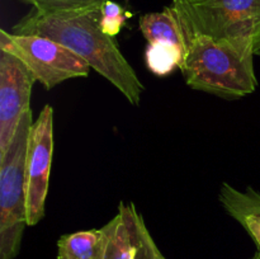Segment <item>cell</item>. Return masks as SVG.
<instances>
[{"mask_svg": "<svg viewBox=\"0 0 260 259\" xmlns=\"http://www.w3.org/2000/svg\"><path fill=\"white\" fill-rule=\"evenodd\" d=\"M102 5L52 14L33 9L13 27L12 33L42 36L61 43L113 84L129 103L137 106L145 86L113 38L102 30Z\"/></svg>", "mask_w": 260, "mask_h": 259, "instance_id": "6da1fadb", "label": "cell"}, {"mask_svg": "<svg viewBox=\"0 0 260 259\" xmlns=\"http://www.w3.org/2000/svg\"><path fill=\"white\" fill-rule=\"evenodd\" d=\"M253 40H215L203 35L188 38L187 55L180 71L196 90L238 99L258 86L254 71Z\"/></svg>", "mask_w": 260, "mask_h": 259, "instance_id": "7a4b0ae2", "label": "cell"}, {"mask_svg": "<svg viewBox=\"0 0 260 259\" xmlns=\"http://www.w3.org/2000/svg\"><path fill=\"white\" fill-rule=\"evenodd\" d=\"M32 111L23 114L12 144L0 156V259H14L27 222L25 160Z\"/></svg>", "mask_w": 260, "mask_h": 259, "instance_id": "3957f363", "label": "cell"}, {"mask_svg": "<svg viewBox=\"0 0 260 259\" xmlns=\"http://www.w3.org/2000/svg\"><path fill=\"white\" fill-rule=\"evenodd\" d=\"M185 37L253 40L260 36V0H173Z\"/></svg>", "mask_w": 260, "mask_h": 259, "instance_id": "277c9868", "label": "cell"}, {"mask_svg": "<svg viewBox=\"0 0 260 259\" xmlns=\"http://www.w3.org/2000/svg\"><path fill=\"white\" fill-rule=\"evenodd\" d=\"M0 50L19 58L46 89L74 78H85L90 65L68 47L42 36L0 30Z\"/></svg>", "mask_w": 260, "mask_h": 259, "instance_id": "5b68a950", "label": "cell"}, {"mask_svg": "<svg viewBox=\"0 0 260 259\" xmlns=\"http://www.w3.org/2000/svg\"><path fill=\"white\" fill-rule=\"evenodd\" d=\"M53 155V109L45 106L30 127L25 160L27 222L36 225L45 217Z\"/></svg>", "mask_w": 260, "mask_h": 259, "instance_id": "8992f818", "label": "cell"}, {"mask_svg": "<svg viewBox=\"0 0 260 259\" xmlns=\"http://www.w3.org/2000/svg\"><path fill=\"white\" fill-rule=\"evenodd\" d=\"M35 81L19 58L0 50V156L12 144L23 114L30 109Z\"/></svg>", "mask_w": 260, "mask_h": 259, "instance_id": "52a82bcc", "label": "cell"}, {"mask_svg": "<svg viewBox=\"0 0 260 259\" xmlns=\"http://www.w3.org/2000/svg\"><path fill=\"white\" fill-rule=\"evenodd\" d=\"M220 202L226 212L248 231L260 251V193L251 188L239 190L223 183L220 189Z\"/></svg>", "mask_w": 260, "mask_h": 259, "instance_id": "ba28073f", "label": "cell"}, {"mask_svg": "<svg viewBox=\"0 0 260 259\" xmlns=\"http://www.w3.org/2000/svg\"><path fill=\"white\" fill-rule=\"evenodd\" d=\"M140 29L149 45L161 43L179 48L187 55V37L175 8L167 7L160 13H149L140 18Z\"/></svg>", "mask_w": 260, "mask_h": 259, "instance_id": "9c48e42d", "label": "cell"}, {"mask_svg": "<svg viewBox=\"0 0 260 259\" xmlns=\"http://www.w3.org/2000/svg\"><path fill=\"white\" fill-rule=\"evenodd\" d=\"M106 243L102 229L68 234L58 239L57 259H104Z\"/></svg>", "mask_w": 260, "mask_h": 259, "instance_id": "30bf717a", "label": "cell"}, {"mask_svg": "<svg viewBox=\"0 0 260 259\" xmlns=\"http://www.w3.org/2000/svg\"><path fill=\"white\" fill-rule=\"evenodd\" d=\"M119 211L123 215L124 221L131 235L134 245V259H167L155 244L151 234L147 230L144 222V217L137 212L134 203H119Z\"/></svg>", "mask_w": 260, "mask_h": 259, "instance_id": "8fae6325", "label": "cell"}, {"mask_svg": "<svg viewBox=\"0 0 260 259\" xmlns=\"http://www.w3.org/2000/svg\"><path fill=\"white\" fill-rule=\"evenodd\" d=\"M102 230L106 234L107 240L104 259H134L131 235L121 211Z\"/></svg>", "mask_w": 260, "mask_h": 259, "instance_id": "7c38bea8", "label": "cell"}, {"mask_svg": "<svg viewBox=\"0 0 260 259\" xmlns=\"http://www.w3.org/2000/svg\"><path fill=\"white\" fill-rule=\"evenodd\" d=\"M185 53L170 45L152 43L146 48V63L151 73L164 76L182 68Z\"/></svg>", "mask_w": 260, "mask_h": 259, "instance_id": "4fadbf2b", "label": "cell"}, {"mask_svg": "<svg viewBox=\"0 0 260 259\" xmlns=\"http://www.w3.org/2000/svg\"><path fill=\"white\" fill-rule=\"evenodd\" d=\"M33 5V9L43 14L52 13L71 12V10L88 9V8L99 7L106 0H22Z\"/></svg>", "mask_w": 260, "mask_h": 259, "instance_id": "5bb4252c", "label": "cell"}, {"mask_svg": "<svg viewBox=\"0 0 260 259\" xmlns=\"http://www.w3.org/2000/svg\"><path fill=\"white\" fill-rule=\"evenodd\" d=\"M128 14L116 2L106 0L101 9V27L107 36L113 38L121 32Z\"/></svg>", "mask_w": 260, "mask_h": 259, "instance_id": "9a60e30c", "label": "cell"}, {"mask_svg": "<svg viewBox=\"0 0 260 259\" xmlns=\"http://www.w3.org/2000/svg\"><path fill=\"white\" fill-rule=\"evenodd\" d=\"M254 55L260 56V36L254 41Z\"/></svg>", "mask_w": 260, "mask_h": 259, "instance_id": "2e32d148", "label": "cell"}, {"mask_svg": "<svg viewBox=\"0 0 260 259\" xmlns=\"http://www.w3.org/2000/svg\"><path fill=\"white\" fill-rule=\"evenodd\" d=\"M251 259H260V251H258V253H256Z\"/></svg>", "mask_w": 260, "mask_h": 259, "instance_id": "e0dca14e", "label": "cell"}]
</instances>
